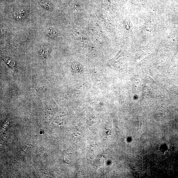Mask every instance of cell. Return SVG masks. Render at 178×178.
I'll return each instance as SVG.
<instances>
[{
  "mask_svg": "<svg viewBox=\"0 0 178 178\" xmlns=\"http://www.w3.org/2000/svg\"><path fill=\"white\" fill-rule=\"evenodd\" d=\"M29 145H27V146L25 147H24V148L23 149L22 151H21V154H20V155H21L22 156L25 153V152H26V150H27V149H28L29 147Z\"/></svg>",
  "mask_w": 178,
  "mask_h": 178,
  "instance_id": "obj_1",
  "label": "cell"
}]
</instances>
